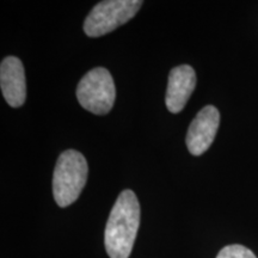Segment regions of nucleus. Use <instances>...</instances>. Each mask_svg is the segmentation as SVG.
Returning a JSON list of instances; mask_svg holds the SVG:
<instances>
[{"instance_id": "nucleus-1", "label": "nucleus", "mask_w": 258, "mask_h": 258, "mask_svg": "<svg viewBox=\"0 0 258 258\" xmlns=\"http://www.w3.org/2000/svg\"><path fill=\"white\" fill-rule=\"evenodd\" d=\"M140 225V205L132 190H123L112 207L104 232V245L110 258H128Z\"/></svg>"}, {"instance_id": "nucleus-2", "label": "nucleus", "mask_w": 258, "mask_h": 258, "mask_svg": "<svg viewBox=\"0 0 258 258\" xmlns=\"http://www.w3.org/2000/svg\"><path fill=\"white\" fill-rule=\"evenodd\" d=\"M88 161L76 150L60 154L53 175V195L57 206L69 207L82 194L88 179Z\"/></svg>"}, {"instance_id": "nucleus-3", "label": "nucleus", "mask_w": 258, "mask_h": 258, "mask_svg": "<svg viewBox=\"0 0 258 258\" xmlns=\"http://www.w3.org/2000/svg\"><path fill=\"white\" fill-rule=\"evenodd\" d=\"M77 98L79 104L92 114H108L116 98L115 83L110 72L97 67L86 73L78 84Z\"/></svg>"}, {"instance_id": "nucleus-4", "label": "nucleus", "mask_w": 258, "mask_h": 258, "mask_svg": "<svg viewBox=\"0 0 258 258\" xmlns=\"http://www.w3.org/2000/svg\"><path fill=\"white\" fill-rule=\"evenodd\" d=\"M140 0H106L98 3L84 22L89 37H99L127 23L141 9Z\"/></svg>"}, {"instance_id": "nucleus-5", "label": "nucleus", "mask_w": 258, "mask_h": 258, "mask_svg": "<svg viewBox=\"0 0 258 258\" xmlns=\"http://www.w3.org/2000/svg\"><path fill=\"white\" fill-rule=\"evenodd\" d=\"M220 114L215 106L207 105L200 110L186 134V147L192 156H201L211 147L218 133Z\"/></svg>"}, {"instance_id": "nucleus-6", "label": "nucleus", "mask_w": 258, "mask_h": 258, "mask_svg": "<svg viewBox=\"0 0 258 258\" xmlns=\"http://www.w3.org/2000/svg\"><path fill=\"white\" fill-rule=\"evenodd\" d=\"M0 86L5 101L12 108H19L27 98L25 73L22 61L8 56L0 64Z\"/></svg>"}, {"instance_id": "nucleus-7", "label": "nucleus", "mask_w": 258, "mask_h": 258, "mask_svg": "<svg viewBox=\"0 0 258 258\" xmlns=\"http://www.w3.org/2000/svg\"><path fill=\"white\" fill-rule=\"evenodd\" d=\"M196 86V73L189 64H180L171 70L166 90V108L172 114L184 109Z\"/></svg>"}, {"instance_id": "nucleus-8", "label": "nucleus", "mask_w": 258, "mask_h": 258, "mask_svg": "<svg viewBox=\"0 0 258 258\" xmlns=\"http://www.w3.org/2000/svg\"><path fill=\"white\" fill-rule=\"evenodd\" d=\"M217 258H257L254 253L247 247L239 244H233L225 246L220 252L218 253Z\"/></svg>"}]
</instances>
